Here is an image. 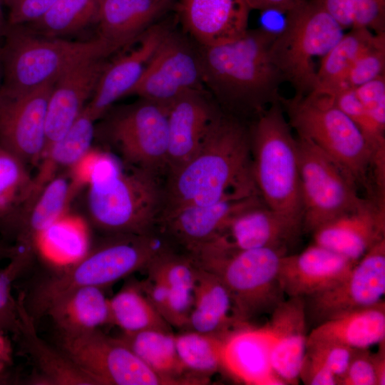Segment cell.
Instances as JSON below:
<instances>
[{"label": "cell", "mask_w": 385, "mask_h": 385, "mask_svg": "<svg viewBox=\"0 0 385 385\" xmlns=\"http://www.w3.org/2000/svg\"><path fill=\"white\" fill-rule=\"evenodd\" d=\"M56 0H2L8 9V25H24L41 16Z\"/></svg>", "instance_id": "cell-46"}, {"label": "cell", "mask_w": 385, "mask_h": 385, "mask_svg": "<svg viewBox=\"0 0 385 385\" xmlns=\"http://www.w3.org/2000/svg\"><path fill=\"white\" fill-rule=\"evenodd\" d=\"M171 29L167 22L153 24L139 38L137 46L108 63L90 101L85 106L97 120L138 83L162 40Z\"/></svg>", "instance_id": "cell-21"}, {"label": "cell", "mask_w": 385, "mask_h": 385, "mask_svg": "<svg viewBox=\"0 0 385 385\" xmlns=\"http://www.w3.org/2000/svg\"><path fill=\"white\" fill-rule=\"evenodd\" d=\"M14 349L6 332L0 328V384L14 381Z\"/></svg>", "instance_id": "cell-48"}, {"label": "cell", "mask_w": 385, "mask_h": 385, "mask_svg": "<svg viewBox=\"0 0 385 385\" xmlns=\"http://www.w3.org/2000/svg\"><path fill=\"white\" fill-rule=\"evenodd\" d=\"M286 13L270 55L284 81L294 88V96H304L316 88L317 60H322L344 30L316 0H301Z\"/></svg>", "instance_id": "cell-9"}, {"label": "cell", "mask_w": 385, "mask_h": 385, "mask_svg": "<svg viewBox=\"0 0 385 385\" xmlns=\"http://www.w3.org/2000/svg\"><path fill=\"white\" fill-rule=\"evenodd\" d=\"M200 267L216 274L227 287L242 326L270 314L285 299L279 279L282 257L270 248L239 250L214 239L188 254Z\"/></svg>", "instance_id": "cell-5"}, {"label": "cell", "mask_w": 385, "mask_h": 385, "mask_svg": "<svg viewBox=\"0 0 385 385\" xmlns=\"http://www.w3.org/2000/svg\"><path fill=\"white\" fill-rule=\"evenodd\" d=\"M55 81L23 92L0 91V145L27 165L38 164L43 154L47 106Z\"/></svg>", "instance_id": "cell-15"}, {"label": "cell", "mask_w": 385, "mask_h": 385, "mask_svg": "<svg viewBox=\"0 0 385 385\" xmlns=\"http://www.w3.org/2000/svg\"><path fill=\"white\" fill-rule=\"evenodd\" d=\"M222 112L206 90L188 92L170 104L168 110L165 177L195 154Z\"/></svg>", "instance_id": "cell-18"}, {"label": "cell", "mask_w": 385, "mask_h": 385, "mask_svg": "<svg viewBox=\"0 0 385 385\" xmlns=\"http://www.w3.org/2000/svg\"><path fill=\"white\" fill-rule=\"evenodd\" d=\"M299 379L307 385H336L337 378L320 360L305 352Z\"/></svg>", "instance_id": "cell-47"}, {"label": "cell", "mask_w": 385, "mask_h": 385, "mask_svg": "<svg viewBox=\"0 0 385 385\" xmlns=\"http://www.w3.org/2000/svg\"><path fill=\"white\" fill-rule=\"evenodd\" d=\"M60 349L97 385L173 384L145 365L118 337L99 329L61 334Z\"/></svg>", "instance_id": "cell-12"}, {"label": "cell", "mask_w": 385, "mask_h": 385, "mask_svg": "<svg viewBox=\"0 0 385 385\" xmlns=\"http://www.w3.org/2000/svg\"><path fill=\"white\" fill-rule=\"evenodd\" d=\"M249 129L253 177L264 204L303 222L297 138L282 102L270 106Z\"/></svg>", "instance_id": "cell-7"}, {"label": "cell", "mask_w": 385, "mask_h": 385, "mask_svg": "<svg viewBox=\"0 0 385 385\" xmlns=\"http://www.w3.org/2000/svg\"><path fill=\"white\" fill-rule=\"evenodd\" d=\"M276 34L264 28L248 29L232 40L197 45L205 87L224 113L252 122L282 101L279 89L284 80L270 55Z\"/></svg>", "instance_id": "cell-2"}, {"label": "cell", "mask_w": 385, "mask_h": 385, "mask_svg": "<svg viewBox=\"0 0 385 385\" xmlns=\"http://www.w3.org/2000/svg\"><path fill=\"white\" fill-rule=\"evenodd\" d=\"M13 252V246H9L0 240V260L10 258Z\"/></svg>", "instance_id": "cell-51"}, {"label": "cell", "mask_w": 385, "mask_h": 385, "mask_svg": "<svg viewBox=\"0 0 385 385\" xmlns=\"http://www.w3.org/2000/svg\"><path fill=\"white\" fill-rule=\"evenodd\" d=\"M250 10L287 12L301 0H245Z\"/></svg>", "instance_id": "cell-49"}, {"label": "cell", "mask_w": 385, "mask_h": 385, "mask_svg": "<svg viewBox=\"0 0 385 385\" xmlns=\"http://www.w3.org/2000/svg\"><path fill=\"white\" fill-rule=\"evenodd\" d=\"M110 324L122 332L145 329L172 332L171 326L160 315L144 292L140 282L131 281L109 299Z\"/></svg>", "instance_id": "cell-35"}, {"label": "cell", "mask_w": 385, "mask_h": 385, "mask_svg": "<svg viewBox=\"0 0 385 385\" xmlns=\"http://www.w3.org/2000/svg\"><path fill=\"white\" fill-rule=\"evenodd\" d=\"M95 122L84 107L66 134L44 153L37 173L32 178L31 190L26 200L36 195L62 170L73 168L83 160L91 148L96 134Z\"/></svg>", "instance_id": "cell-32"}, {"label": "cell", "mask_w": 385, "mask_h": 385, "mask_svg": "<svg viewBox=\"0 0 385 385\" xmlns=\"http://www.w3.org/2000/svg\"><path fill=\"white\" fill-rule=\"evenodd\" d=\"M385 293V240L376 244L333 287L304 298L307 319L314 326L371 306ZM308 322V321H307Z\"/></svg>", "instance_id": "cell-14"}, {"label": "cell", "mask_w": 385, "mask_h": 385, "mask_svg": "<svg viewBox=\"0 0 385 385\" xmlns=\"http://www.w3.org/2000/svg\"><path fill=\"white\" fill-rule=\"evenodd\" d=\"M1 88L23 92L55 81L75 63L106 57L117 50L99 37L83 41L48 38L29 31L24 25H8L1 41Z\"/></svg>", "instance_id": "cell-8"}, {"label": "cell", "mask_w": 385, "mask_h": 385, "mask_svg": "<svg viewBox=\"0 0 385 385\" xmlns=\"http://www.w3.org/2000/svg\"><path fill=\"white\" fill-rule=\"evenodd\" d=\"M34 255L15 251L9 262L0 268V328L14 334L17 329L18 313L16 298L11 294L13 282L29 267Z\"/></svg>", "instance_id": "cell-41"}, {"label": "cell", "mask_w": 385, "mask_h": 385, "mask_svg": "<svg viewBox=\"0 0 385 385\" xmlns=\"http://www.w3.org/2000/svg\"><path fill=\"white\" fill-rule=\"evenodd\" d=\"M46 314L51 317L61 334L88 332L110 324L109 299L103 288L81 287L56 300Z\"/></svg>", "instance_id": "cell-33"}, {"label": "cell", "mask_w": 385, "mask_h": 385, "mask_svg": "<svg viewBox=\"0 0 385 385\" xmlns=\"http://www.w3.org/2000/svg\"><path fill=\"white\" fill-rule=\"evenodd\" d=\"M312 234L314 243L356 262L385 240L384 202L370 199L363 207L331 220Z\"/></svg>", "instance_id": "cell-26"}, {"label": "cell", "mask_w": 385, "mask_h": 385, "mask_svg": "<svg viewBox=\"0 0 385 385\" xmlns=\"http://www.w3.org/2000/svg\"><path fill=\"white\" fill-rule=\"evenodd\" d=\"M354 91L371 120L385 130V75L356 88Z\"/></svg>", "instance_id": "cell-43"}, {"label": "cell", "mask_w": 385, "mask_h": 385, "mask_svg": "<svg viewBox=\"0 0 385 385\" xmlns=\"http://www.w3.org/2000/svg\"><path fill=\"white\" fill-rule=\"evenodd\" d=\"M185 31L201 46L235 39L248 29L250 9L245 0H178Z\"/></svg>", "instance_id": "cell-27"}, {"label": "cell", "mask_w": 385, "mask_h": 385, "mask_svg": "<svg viewBox=\"0 0 385 385\" xmlns=\"http://www.w3.org/2000/svg\"><path fill=\"white\" fill-rule=\"evenodd\" d=\"M78 184L72 175L61 173L46 183L4 226L14 231L17 250L34 252L39 238L65 212Z\"/></svg>", "instance_id": "cell-24"}, {"label": "cell", "mask_w": 385, "mask_h": 385, "mask_svg": "<svg viewBox=\"0 0 385 385\" xmlns=\"http://www.w3.org/2000/svg\"><path fill=\"white\" fill-rule=\"evenodd\" d=\"M3 6V1L0 0V41L3 38L7 26V21L4 16Z\"/></svg>", "instance_id": "cell-52"}, {"label": "cell", "mask_w": 385, "mask_h": 385, "mask_svg": "<svg viewBox=\"0 0 385 385\" xmlns=\"http://www.w3.org/2000/svg\"><path fill=\"white\" fill-rule=\"evenodd\" d=\"M344 29L385 33V0H316Z\"/></svg>", "instance_id": "cell-40"}, {"label": "cell", "mask_w": 385, "mask_h": 385, "mask_svg": "<svg viewBox=\"0 0 385 385\" xmlns=\"http://www.w3.org/2000/svg\"><path fill=\"white\" fill-rule=\"evenodd\" d=\"M356 262L314 243L300 253L282 257L279 279L285 295L304 299L339 283Z\"/></svg>", "instance_id": "cell-22"}, {"label": "cell", "mask_w": 385, "mask_h": 385, "mask_svg": "<svg viewBox=\"0 0 385 385\" xmlns=\"http://www.w3.org/2000/svg\"><path fill=\"white\" fill-rule=\"evenodd\" d=\"M108 63L106 57L87 58L71 66L56 79L47 106L43 154L81 113Z\"/></svg>", "instance_id": "cell-17"}, {"label": "cell", "mask_w": 385, "mask_h": 385, "mask_svg": "<svg viewBox=\"0 0 385 385\" xmlns=\"http://www.w3.org/2000/svg\"><path fill=\"white\" fill-rule=\"evenodd\" d=\"M199 90L206 89L198 46L171 29L128 95L168 108L183 95Z\"/></svg>", "instance_id": "cell-13"}, {"label": "cell", "mask_w": 385, "mask_h": 385, "mask_svg": "<svg viewBox=\"0 0 385 385\" xmlns=\"http://www.w3.org/2000/svg\"><path fill=\"white\" fill-rule=\"evenodd\" d=\"M260 201L255 195L183 206L162 212L158 230L189 254L216 237L237 212Z\"/></svg>", "instance_id": "cell-19"}, {"label": "cell", "mask_w": 385, "mask_h": 385, "mask_svg": "<svg viewBox=\"0 0 385 385\" xmlns=\"http://www.w3.org/2000/svg\"><path fill=\"white\" fill-rule=\"evenodd\" d=\"M197 265L173 247L159 253L145 268L140 282L154 307L171 326L185 329L192 309Z\"/></svg>", "instance_id": "cell-16"}, {"label": "cell", "mask_w": 385, "mask_h": 385, "mask_svg": "<svg viewBox=\"0 0 385 385\" xmlns=\"http://www.w3.org/2000/svg\"><path fill=\"white\" fill-rule=\"evenodd\" d=\"M376 34L366 29L344 33L320 61L314 91L334 95L341 91L354 62L374 42Z\"/></svg>", "instance_id": "cell-36"}, {"label": "cell", "mask_w": 385, "mask_h": 385, "mask_svg": "<svg viewBox=\"0 0 385 385\" xmlns=\"http://www.w3.org/2000/svg\"><path fill=\"white\" fill-rule=\"evenodd\" d=\"M87 183L86 210L96 229L106 235L158 230L163 207L161 176L104 155L91 163Z\"/></svg>", "instance_id": "cell-3"}, {"label": "cell", "mask_w": 385, "mask_h": 385, "mask_svg": "<svg viewBox=\"0 0 385 385\" xmlns=\"http://www.w3.org/2000/svg\"><path fill=\"white\" fill-rule=\"evenodd\" d=\"M376 385L385 384V341L379 344V350L371 353Z\"/></svg>", "instance_id": "cell-50"}, {"label": "cell", "mask_w": 385, "mask_h": 385, "mask_svg": "<svg viewBox=\"0 0 385 385\" xmlns=\"http://www.w3.org/2000/svg\"><path fill=\"white\" fill-rule=\"evenodd\" d=\"M255 195L249 124L222 111L195 154L165 178L162 212Z\"/></svg>", "instance_id": "cell-1"}, {"label": "cell", "mask_w": 385, "mask_h": 385, "mask_svg": "<svg viewBox=\"0 0 385 385\" xmlns=\"http://www.w3.org/2000/svg\"><path fill=\"white\" fill-rule=\"evenodd\" d=\"M287 120L299 137L314 144L332 158L357 188L376 183L374 155L356 125L336 105L332 95L317 91L282 101ZM376 188V185H374Z\"/></svg>", "instance_id": "cell-6"}, {"label": "cell", "mask_w": 385, "mask_h": 385, "mask_svg": "<svg viewBox=\"0 0 385 385\" xmlns=\"http://www.w3.org/2000/svg\"><path fill=\"white\" fill-rule=\"evenodd\" d=\"M385 341L384 300L324 321L308 334L307 346L338 344L354 349H369Z\"/></svg>", "instance_id": "cell-29"}, {"label": "cell", "mask_w": 385, "mask_h": 385, "mask_svg": "<svg viewBox=\"0 0 385 385\" xmlns=\"http://www.w3.org/2000/svg\"><path fill=\"white\" fill-rule=\"evenodd\" d=\"M1 41H0V91L2 87L3 83V65H2V58H1Z\"/></svg>", "instance_id": "cell-53"}, {"label": "cell", "mask_w": 385, "mask_h": 385, "mask_svg": "<svg viewBox=\"0 0 385 385\" xmlns=\"http://www.w3.org/2000/svg\"><path fill=\"white\" fill-rule=\"evenodd\" d=\"M171 0H101L98 36L117 51L138 39Z\"/></svg>", "instance_id": "cell-31"}, {"label": "cell", "mask_w": 385, "mask_h": 385, "mask_svg": "<svg viewBox=\"0 0 385 385\" xmlns=\"http://www.w3.org/2000/svg\"><path fill=\"white\" fill-rule=\"evenodd\" d=\"M339 384L376 385L371 353L369 349H355Z\"/></svg>", "instance_id": "cell-45"}, {"label": "cell", "mask_w": 385, "mask_h": 385, "mask_svg": "<svg viewBox=\"0 0 385 385\" xmlns=\"http://www.w3.org/2000/svg\"><path fill=\"white\" fill-rule=\"evenodd\" d=\"M73 265L43 279L34 289L26 307L36 320L66 293L84 287L106 288L140 270L166 248L157 232L106 235Z\"/></svg>", "instance_id": "cell-4"}, {"label": "cell", "mask_w": 385, "mask_h": 385, "mask_svg": "<svg viewBox=\"0 0 385 385\" xmlns=\"http://www.w3.org/2000/svg\"><path fill=\"white\" fill-rule=\"evenodd\" d=\"M100 3L101 0H56L42 16L24 26L39 36L63 38L96 24Z\"/></svg>", "instance_id": "cell-37"}, {"label": "cell", "mask_w": 385, "mask_h": 385, "mask_svg": "<svg viewBox=\"0 0 385 385\" xmlns=\"http://www.w3.org/2000/svg\"><path fill=\"white\" fill-rule=\"evenodd\" d=\"M270 316L265 327L272 337L273 371L284 384H298L308 336L304 299H284Z\"/></svg>", "instance_id": "cell-25"}, {"label": "cell", "mask_w": 385, "mask_h": 385, "mask_svg": "<svg viewBox=\"0 0 385 385\" xmlns=\"http://www.w3.org/2000/svg\"><path fill=\"white\" fill-rule=\"evenodd\" d=\"M243 327L235 319L230 293L222 281L197 265L192 307L185 330L225 338Z\"/></svg>", "instance_id": "cell-30"}, {"label": "cell", "mask_w": 385, "mask_h": 385, "mask_svg": "<svg viewBox=\"0 0 385 385\" xmlns=\"http://www.w3.org/2000/svg\"><path fill=\"white\" fill-rule=\"evenodd\" d=\"M225 338L185 330L175 335L178 357L188 374L198 384L222 369V351Z\"/></svg>", "instance_id": "cell-38"}, {"label": "cell", "mask_w": 385, "mask_h": 385, "mask_svg": "<svg viewBox=\"0 0 385 385\" xmlns=\"http://www.w3.org/2000/svg\"><path fill=\"white\" fill-rule=\"evenodd\" d=\"M303 230L313 233L331 220L365 205L351 178L327 154L297 136Z\"/></svg>", "instance_id": "cell-10"}, {"label": "cell", "mask_w": 385, "mask_h": 385, "mask_svg": "<svg viewBox=\"0 0 385 385\" xmlns=\"http://www.w3.org/2000/svg\"><path fill=\"white\" fill-rule=\"evenodd\" d=\"M26 164L17 155L0 145V226L21 208L32 184Z\"/></svg>", "instance_id": "cell-39"}, {"label": "cell", "mask_w": 385, "mask_h": 385, "mask_svg": "<svg viewBox=\"0 0 385 385\" xmlns=\"http://www.w3.org/2000/svg\"><path fill=\"white\" fill-rule=\"evenodd\" d=\"M145 365L173 384H198L182 364L172 332L145 329L118 337Z\"/></svg>", "instance_id": "cell-34"}, {"label": "cell", "mask_w": 385, "mask_h": 385, "mask_svg": "<svg viewBox=\"0 0 385 385\" xmlns=\"http://www.w3.org/2000/svg\"><path fill=\"white\" fill-rule=\"evenodd\" d=\"M272 337L266 327L239 328L224 339L221 366L232 377L247 384H284L270 361Z\"/></svg>", "instance_id": "cell-28"}, {"label": "cell", "mask_w": 385, "mask_h": 385, "mask_svg": "<svg viewBox=\"0 0 385 385\" xmlns=\"http://www.w3.org/2000/svg\"><path fill=\"white\" fill-rule=\"evenodd\" d=\"M384 75L385 33H381L376 34V39L372 45L361 53L350 67L343 81L341 91L355 89Z\"/></svg>", "instance_id": "cell-42"}, {"label": "cell", "mask_w": 385, "mask_h": 385, "mask_svg": "<svg viewBox=\"0 0 385 385\" xmlns=\"http://www.w3.org/2000/svg\"><path fill=\"white\" fill-rule=\"evenodd\" d=\"M168 108L140 98L108 118L103 125L106 143L124 164L165 178Z\"/></svg>", "instance_id": "cell-11"}, {"label": "cell", "mask_w": 385, "mask_h": 385, "mask_svg": "<svg viewBox=\"0 0 385 385\" xmlns=\"http://www.w3.org/2000/svg\"><path fill=\"white\" fill-rule=\"evenodd\" d=\"M303 232L302 221L260 201L237 212L215 237L235 249L270 248L287 253Z\"/></svg>", "instance_id": "cell-20"}, {"label": "cell", "mask_w": 385, "mask_h": 385, "mask_svg": "<svg viewBox=\"0 0 385 385\" xmlns=\"http://www.w3.org/2000/svg\"><path fill=\"white\" fill-rule=\"evenodd\" d=\"M355 349L338 344L307 346L306 352L320 360L339 381L345 373Z\"/></svg>", "instance_id": "cell-44"}, {"label": "cell", "mask_w": 385, "mask_h": 385, "mask_svg": "<svg viewBox=\"0 0 385 385\" xmlns=\"http://www.w3.org/2000/svg\"><path fill=\"white\" fill-rule=\"evenodd\" d=\"M18 324L14 334L21 351L34 366L26 381L36 385H97L88 374L78 367L60 348L56 349L37 333L35 319L29 312L24 294L16 297Z\"/></svg>", "instance_id": "cell-23"}]
</instances>
